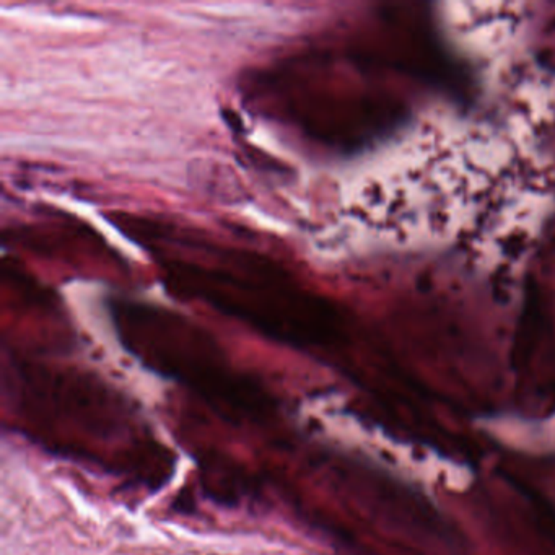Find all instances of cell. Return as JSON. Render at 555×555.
<instances>
[{
    "mask_svg": "<svg viewBox=\"0 0 555 555\" xmlns=\"http://www.w3.org/2000/svg\"><path fill=\"white\" fill-rule=\"evenodd\" d=\"M6 391L17 429L51 453L151 487L172 474L140 412L92 373L12 357Z\"/></svg>",
    "mask_w": 555,
    "mask_h": 555,
    "instance_id": "1",
    "label": "cell"
}]
</instances>
